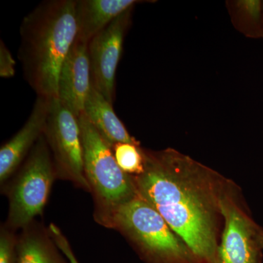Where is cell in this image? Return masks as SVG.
Returning a JSON list of instances; mask_svg holds the SVG:
<instances>
[{
	"instance_id": "ac0fdd59",
	"label": "cell",
	"mask_w": 263,
	"mask_h": 263,
	"mask_svg": "<svg viewBox=\"0 0 263 263\" xmlns=\"http://www.w3.org/2000/svg\"><path fill=\"white\" fill-rule=\"evenodd\" d=\"M15 62L3 41L0 48V76L10 78L14 76Z\"/></svg>"
},
{
	"instance_id": "7a4b0ae2",
	"label": "cell",
	"mask_w": 263,
	"mask_h": 263,
	"mask_svg": "<svg viewBox=\"0 0 263 263\" xmlns=\"http://www.w3.org/2000/svg\"><path fill=\"white\" fill-rule=\"evenodd\" d=\"M76 2L43 1L21 24L18 58L37 97H57L60 71L77 39Z\"/></svg>"
},
{
	"instance_id": "4fadbf2b",
	"label": "cell",
	"mask_w": 263,
	"mask_h": 263,
	"mask_svg": "<svg viewBox=\"0 0 263 263\" xmlns=\"http://www.w3.org/2000/svg\"><path fill=\"white\" fill-rule=\"evenodd\" d=\"M17 263H70L47 229L34 221L22 230L18 240Z\"/></svg>"
},
{
	"instance_id": "7c38bea8",
	"label": "cell",
	"mask_w": 263,
	"mask_h": 263,
	"mask_svg": "<svg viewBox=\"0 0 263 263\" xmlns=\"http://www.w3.org/2000/svg\"><path fill=\"white\" fill-rule=\"evenodd\" d=\"M82 114L111 146L117 143L141 146L140 142L129 135L125 126L118 118L113 105L93 85L85 102Z\"/></svg>"
},
{
	"instance_id": "e0dca14e",
	"label": "cell",
	"mask_w": 263,
	"mask_h": 263,
	"mask_svg": "<svg viewBox=\"0 0 263 263\" xmlns=\"http://www.w3.org/2000/svg\"><path fill=\"white\" fill-rule=\"evenodd\" d=\"M49 234L51 235L52 239L55 242L57 247L60 249V251L65 256L66 258L70 263H79L76 258L75 254L72 252L70 243L68 240L66 238L65 235L61 231V230L56 226V224L51 223L48 228Z\"/></svg>"
},
{
	"instance_id": "ba28073f",
	"label": "cell",
	"mask_w": 263,
	"mask_h": 263,
	"mask_svg": "<svg viewBox=\"0 0 263 263\" xmlns=\"http://www.w3.org/2000/svg\"><path fill=\"white\" fill-rule=\"evenodd\" d=\"M133 9L119 15L88 44L91 84L111 105L115 100L116 74Z\"/></svg>"
},
{
	"instance_id": "9c48e42d",
	"label": "cell",
	"mask_w": 263,
	"mask_h": 263,
	"mask_svg": "<svg viewBox=\"0 0 263 263\" xmlns=\"http://www.w3.org/2000/svg\"><path fill=\"white\" fill-rule=\"evenodd\" d=\"M52 98L37 97L27 122L14 136L0 148V183L2 186L20 167L38 140L43 136Z\"/></svg>"
},
{
	"instance_id": "3957f363",
	"label": "cell",
	"mask_w": 263,
	"mask_h": 263,
	"mask_svg": "<svg viewBox=\"0 0 263 263\" xmlns=\"http://www.w3.org/2000/svg\"><path fill=\"white\" fill-rule=\"evenodd\" d=\"M104 227L122 233L145 263H199L186 242L138 195L118 207Z\"/></svg>"
},
{
	"instance_id": "9a60e30c",
	"label": "cell",
	"mask_w": 263,
	"mask_h": 263,
	"mask_svg": "<svg viewBox=\"0 0 263 263\" xmlns=\"http://www.w3.org/2000/svg\"><path fill=\"white\" fill-rule=\"evenodd\" d=\"M114 157L120 168L131 176L141 174L144 170L143 148L129 143H117L112 145Z\"/></svg>"
},
{
	"instance_id": "8fae6325",
	"label": "cell",
	"mask_w": 263,
	"mask_h": 263,
	"mask_svg": "<svg viewBox=\"0 0 263 263\" xmlns=\"http://www.w3.org/2000/svg\"><path fill=\"white\" fill-rule=\"evenodd\" d=\"M145 1L137 0H77L78 41L89 44L98 33L124 12Z\"/></svg>"
},
{
	"instance_id": "5b68a950",
	"label": "cell",
	"mask_w": 263,
	"mask_h": 263,
	"mask_svg": "<svg viewBox=\"0 0 263 263\" xmlns=\"http://www.w3.org/2000/svg\"><path fill=\"white\" fill-rule=\"evenodd\" d=\"M56 179L51 150L43 135L8 187L9 209L5 226L13 231L23 230L41 215Z\"/></svg>"
},
{
	"instance_id": "52a82bcc",
	"label": "cell",
	"mask_w": 263,
	"mask_h": 263,
	"mask_svg": "<svg viewBox=\"0 0 263 263\" xmlns=\"http://www.w3.org/2000/svg\"><path fill=\"white\" fill-rule=\"evenodd\" d=\"M43 135L51 150L57 179L67 180L90 192L84 174L79 118L57 98H52Z\"/></svg>"
},
{
	"instance_id": "8992f818",
	"label": "cell",
	"mask_w": 263,
	"mask_h": 263,
	"mask_svg": "<svg viewBox=\"0 0 263 263\" xmlns=\"http://www.w3.org/2000/svg\"><path fill=\"white\" fill-rule=\"evenodd\" d=\"M224 228L214 263H259L263 230L252 219L241 189L230 179L221 199Z\"/></svg>"
},
{
	"instance_id": "30bf717a",
	"label": "cell",
	"mask_w": 263,
	"mask_h": 263,
	"mask_svg": "<svg viewBox=\"0 0 263 263\" xmlns=\"http://www.w3.org/2000/svg\"><path fill=\"white\" fill-rule=\"evenodd\" d=\"M91 85L88 44L76 40L60 71L57 98L79 118Z\"/></svg>"
},
{
	"instance_id": "ffe728a7",
	"label": "cell",
	"mask_w": 263,
	"mask_h": 263,
	"mask_svg": "<svg viewBox=\"0 0 263 263\" xmlns=\"http://www.w3.org/2000/svg\"><path fill=\"white\" fill-rule=\"evenodd\" d=\"M262 28H263V1H262Z\"/></svg>"
},
{
	"instance_id": "5bb4252c",
	"label": "cell",
	"mask_w": 263,
	"mask_h": 263,
	"mask_svg": "<svg viewBox=\"0 0 263 263\" xmlns=\"http://www.w3.org/2000/svg\"><path fill=\"white\" fill-rule=\"evenodd\" d=\"M226 5L236 30L248 38H263L262 1L229 0Z\"/></svg>"
},
{
	"instance_id": "277c9868",
	"label": "cell",
	"mask_w": 263,
	"mask_h": 263,
	"mask_svg": "<svg viewBox=\"0 0 263 263\" xmlns=\"http://www.w3.org/2000/svg\"><path fill=\"white\" fill-rule=\"evenodd\" d=\"M80 124L85 176L95 201V220L105 226L112 213L138 195L133 176L119 167L112 146L83 114Z\"/></svg>"
},
{
	"instance_id": "d6986e66",
	"label": "cell",
	"mask_w": 263,
	"mask_h": 263,
	"mask_svg": "<svg viewBox=\"0 0 263 263\" xmlns=\"http://www.w3.org/2000/svg\"><path fill=\"white\" fill-rule=\"evenodd\" d=\"M260 246L261 248L263 249V230H262V232H261L260 234Z\"/></svg>"
},
{
	"instance_id": "2e32d148",
	"label": "cell",
	"mask_w": 263,
	"mask_h": 263,
	"mask_svg": "<svg viewBox=\"0 0 263 263\" xmlns=\"http://www.w3.org/2000/svg\"><path fill=\"white\" fill-rule=\"evenodd\" d=\"M18 237L4 226L0 231V263H17Z\"/></svg>"
},
{
	"instance_id": "6da1fadb",
	"label": "cell",
	"mask_w": 263,
	"mask_h": 263,
	"mask_svg": "<svg viewBox=\"0 0 263 263\" xmlns=\"http://www.w3.org/2000/svg\"><path fill=\"white\" fill-rule=\"evenodd\" d=\"M144 170L133 176L137 193L160 213L199 263L215 262L230 179L172 148H143Z\"/></svg>"
}]
</instances>
